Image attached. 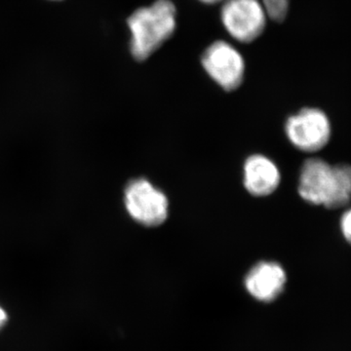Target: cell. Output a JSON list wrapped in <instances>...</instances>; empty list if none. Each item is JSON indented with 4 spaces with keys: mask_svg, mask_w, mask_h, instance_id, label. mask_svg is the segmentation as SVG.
I'll return each instance as SVG.
<instances>
[{
    "mask_svg": "<svg viewBox=\"0 0 351 351\" xmlns=\"http://www.w3.org/2000/svg\"><path fill=\"white\" fill-rule=\"evenodd\" d=\"M299 193L311 204L338 209L351 199V166H332L319 158H311L302 165Z\"/></svg>",
    "mask_w": 351,
    "mask_h": 351,
    "instance_id": "cell-1",
    "label": "cell"
},
{
    "mask_svg": "<svg viewBox=\"0 0 351 351\" xmlns=\"http://www.w3.org/2000/svg\"><path fill=\"white\" fill-rule=\"evenodd\" d=\"M131 32L134 59L145 61L173 36L177 27V9L171 0H156L141 7L127 20Z\"/></svg>",
    "mask_w": 351,
    "mask_h": 351,
    "instance_id": "cell-2",
    "label": "cell"
},
{
    "mask_svg": "<svg viewBox=\"0 0 351 351\" xmlns=\"http://www.w3.org/2000/svg\"><path fill=\"white\" fill-rule=\"evenodd\" d=\"M267 15L261 0H225L221 20L232 38L250 43L262 36Z\"/></svg>",
    "mask_w": 351,
    "mask_h": 351,
    "instance_id": "cell-3",
    "label": "cell"
},
{
    "mask_svg": "<svg viewBox=\"0 0 351 351\" xmlns=\"http://www.w3.org/2000/svg\"><path fill=\"white\" fill-rule=\"evenodd\" d=\"M201 64L208 75L226 91L237 90L243 82V57L226 41H215L208 46L201 57Z\"/></svg>",
    "mask_w": 351,
    "mask_h": 351,
    "instance_id": "cell-4",
    "label": "cell"
},
{
    "mask_svg": "<svg viewBox=\"0 0 351 351\" xmlns=\"http://www.w3.org/2000/svg\"><path fill=\"white\" fill-rule=\"evenodd\" d=\"M125 206L132 218L143 226H160L167 219V197L142 178L127 184Z\"/></svg>",
    "mask_w": 351,
    "mask_h": 351,
    "instance_id": "cell-5",
    "label": "cell"
},
{
    "mask_svg": "<svg viewBox=\"0 0 351 351\" xmlns=\"http://www.w3.org/2000/svg\"><path fill=\"white\" fill-rule=\"evenodd\" d=\"M285 130L290 142L297 149L306 152L320 151L331 136L329 119L317 108H304L289 117Z\"/></svg>",
    "mask_w": 351,
    "mask_h": 351,
    "instance_id": "cell-6",
    "label": "cell"
},
{
    "mask_svg": "<svg viewBox=\"0 0 351 351\" xmlns=\"http://www.w3.org/2000/svg\"><path fill=\"white\" fill-rule=\"evenodd\" d=\"M287 277L285 270L274 262L258 263L247 274L245 286L252 297L271 302L282 293Z\"/></svg>",
    "mask_w": 351,
    "mask_h": 351,
    "instance_id": "cell-7",
    "label": "cell"
},
{
    "mask_svg": "<svg viewBox=\"0 0 351 351\" xmlns=\"http://www.w3.org/2000/svg\"><path fill=\"white\" fill-rule=\"evenodd\" d=\"M280 182V173L276 164L267 156H252L244 165V184L252 195H271Z\"/></svg>",
    "mask_w": 351,
    "mask_h": 351,
    "instance_id": "cell-8",
    "label": "cell"
},
{
    "mask_svg": "<svg viewBox=\"0 0 351 351\" xmlns=\"http://www.w3.org/2000/svg\"><path fill=\"white\" fill-rule=\"evenodd\" d=\"M267 18L277 23H282L287 17L290 0H261Z\"/></svg>",
    "mask_w": 351,
    "mask_h": 351,
    "instance_id": "cell-9",
    "label": "cell"
},
{
    "mask_svg": "<svg viewBox=\"0 0 351 351\" xmlns=\"http://www.w3.org/2000/svg\"><path fill=\"white\" fill-rule=\"evenodd\" d=\"M341 228L346 241L351 244V209L348 210L341 218Z\"/></svg>",
    "mask_w": 351,
    "mask_h": 351,
    "instance_id": "cell-10",
    "label": "cell"
},
{
    "mask_svg": "<svg viewBox=\"0 0 351 351\" xmlns=\"http://www.w3.org/2000/svg\"><path fill=\"white\" fill-rule=\"evenodd\" d=\"M7 320H8V316L6 311L0 306V329L6 324Z\"/></svg>",
    "mask_w": 351,
    "mask_h": 351,
    "instance_id": "cell-11",
    "label": "cell"
},
{
    "mask_svg": "<svg viewBox=\"0 0 351 351\" xmlns=\"http://www.w3.org/2000/svg\"><path fill=\"white\" fill-rule=\"evenodd\" d=\"M199 1L203 2V3L212 5V4H217L219 3V2H223L225 0H199Z\"/></svg>",
    "mask_w": 351,
    "mask_h": 351,
    "instance_id": "cell-12",
    "label": "cell"
}]
</instances>
